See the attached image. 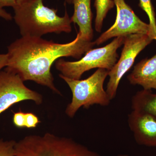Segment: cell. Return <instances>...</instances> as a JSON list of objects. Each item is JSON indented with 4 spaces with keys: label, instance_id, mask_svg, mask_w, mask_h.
I'll use <instances>...</instances> for the list:
<instances>
[{
    "label": "cell",
    "instance_id": "cell-1",
    "mask_svg": "<svg viewBox=\"0 0 156 156\" xmlns=\"http://www.w3.org/2000/svg\"><path fill=\"white\" fill-rule=\"evenodd\" d=\"M95 45V42L82 38L79 33L73 41L66 44L41 37H22L8 47L5 70L17 74L23 82L34 81L61 95L54 84L52 65L62 57L80 58Z\"/></svg>",
    "mask_w": 156,
    "mask_h": 156
},
{
    "label": "cell",
    "instance_id": "cell-2",
    "mask_svg": "<svg viewBox=\"0 0 156 156\" xmlns=\"http://www.w3.org/2000/svg\"><path fill=\"white\" fill-rule=\"evenodd\" d=\"M13 9L14 21L22 37H41L47 34L71 32V20L66 10L64 16L60 17L57 9L45 6L43 0H27Z\"/></svg>",
    "mask_w": 156,
    "mask_h": 156
},
{
    "label": "cell",
    "instance_id": "cell-3",
    "mask_svg": "<svg viewBox=\"0 0 156 156\" xmlns=\"http://www.w3.org/2000/svg\"><path fill=\"white\" fill-rule=\"evenodd\" d=\"M14 156H101L71 138L50 133L31 134L16 141Z\"/></svg>",
    "mask_w": 156,
    "mask_h": 156
},
{
    "label": "cell",
    "instance_id": "cell-4",
    "mask_svg": "<svg viewBox=\"0 0 156 156\" xmlns=\"http://www.w3.org/2000/svg\"><path fill=\"white\" fill-rule=\"evenodd\" d=\"M108 73V70L104 69H98L92 75L83 80L70 79L59 74L72 93L71 101L65 111L68 116L73 118L81 107L88 109L94 105L108 106L111 100L103 85Z\"/></svg>",
    "mask_w": 156,
    "mask_h": 156
},
{
    "label": "cell",
    "instance_id": "cell-5",
    "mask_svg": "<svg viewBox=\"0 0 156 156\" xmlns=\"http://www.w3.org/2000/svg\"><path fill=\"white\" fill-rule=\"evenodd\" d=\"M125 37H117L105 47L92 49L78 61H67L59 58L56 61L55 67L62 75L75 80H80L84 73L93 69L111 70L117 62V50L124 44Z\"/></svg>",
    "mask_w": 156,
    "mask_h": 156
},
{
    "label": "cell",
    "instance_id": "cell-6",
    "mask_svg": "<svg viewBox=\"0 0 156 156\" xmlns=\"http://www.w3.org/2000/svg\"><path fill=\"white\" fill-rule=\"evenodd\" d=\"M153 40L151 37L145 34H132L125 37L120 58L109 71V79L106 91L111 100L115 98L120 81L131 69L136 56Z\"/></svg>",
    "mask_w": 156,
    "mask_h": 156
},
{
    "label": "cell",
    "instance_id": "cell-7",
    "mask_svg": "<svg viewBox=\"0 0 156 156\" xmlns=\"http://www.w3.org/2000/svg\"><path fill=\"white\" fill-rule=\"evenodd\" d=\"M114 1L117 10L115 21L95 41V44L98 46L112 38L135 34H148L154 40L150 24L140 19L125 0Z\"/></svg>",
    "mask_w": 156,
    "mask_h": 156
},
{
    "label": "cell",
    "instance_id": "cell-8",
    "mask_svg": "<svg viewBox=\"0 0 156 156\" xmlns=\"http://www.w3.org/2000/svg\"><path fill=\"white\" fill-rule=\"evenodd\" d=\"M26 100L40 105L43 98L41 94L29 89L19 75L5 70L0 73V115L15 104Z\"/></svg>",
    "mask_w": 156,
    "mask_h": 156
},
{
    "label": "cell",
    "instance_id": "cell-9",
    "mask_svg": "<svg viewBox=\"0 0 156 156\" xmlns=\"http://www.w3.org/2000/svg\"><path fill=\"white\" fill-rule=\"evenodd\" d=\"M128 123L137 144L156 147V118L132 110L128 115Z\"/></svg>",
    "mask_w": 156,
    "mask_h": 156
},
{
    "label": "cell",
    "instance_id": "cell-10",
    "mask_svg": "<svg viewBox=\"0 0 156 156\" xmlns=\"http://www.w3.org/2000/svg\"><path fill=\"white\" fill-rule=\"evenodd\" d=\"M127 78L132 85H140L145 90H156V54L137 63Z\"/></svg>",
    "mask_w": 156,
    "mask_h": 156
},
{
    "label": "cell",
    "instance_id": "cell-11",
    "mask_svg": "<svg viewBox=\"0 0 156 156\" xmlns=\"http://www.w3.org/2000/svg\"><path fill=\"white\" fill-rule=\"evenodd\" d=\"M91 2V0H72L74 11L70 18L72 23L79 26L81 37L88 41H92L93 37Z\"/></svg>",
    "mask_w": 156,
    "mask_h": 156
},
{
    "label": "cell",
    "instance_id": "cell-12",
    "mask_svg": "<svg viewBox=\"0 0 156 156\" xmlns=\"http://www.w3.org/2000/svg\"><path fill=\"white\" fill-rule=\"evenodd\" d=\"M131 108L134 111L151 115L156 118V93L143 89L132 97Z\"/></svg>",
    "mask_w": 156,
    "mask_h": 156
},
{
    "label": "cell",
    "instance_id": "cell-13",
    "mask_svg": "<svg viewBox=\"0 0 156 156\" xmlns=\"http://www.w3.org/2000/svg\"><path fill=\"white\" fill-rule=\"evenodd\" d=\"M115 5L114 0H95L94 7L96 9L95 29L98 32H101L104 20L110 10Z\"/></svg>",
    "mask_w": 156,
    "mask_h": 156
},
{
    "label": "cell",
    "instance_id": "cell-14",
    "mask_svg": "<svg viewBox=\"0 0 156 156\" xmlns=\"http://www.w3.org/2000/svg\"><path fill=\"white\" fill-rule=\"evenodd\" d=\"M138 6L147 14L154 40L156 41V19L151 0H139Z\"/></svg>",
    "mask_w": 156,
    "mask_h": 156
},
{
    "label": "cell",
    "instance_id": "cell-15",
    "mask_svg": "<svg viewBox=\"0 0 156 156\" xmlns=\"http://www.w3.org/2000/svg\"><path fill=\"white\" fill-rule=\"evenodd\" d=\"M16 141L0 140V156H14Z\"/></svg>",
    "mask_w": 156,
    "mask_h": 156
},
{
    "label": "cell",
    "instance_id": "cell-16",
    "mask_svg": "<svg viewBox=\"0 0 156 156\" xmlns=\"http://www.w3.org/2000/svg\"><path fill=\"white\" fill-rule=\"evenodd\" d=\"M13 122L14 126L18 128L25 127V113L20 109L19 111L14 113Z\"/></svg>",
    "mask_w": 156,
    "mask_h": 156
},
{
    "label": "cell",
    "instance_id": "cell-17",
    "mask_svg": "<svg viewBox=\"0 0 156 156\" xmlns=\"http://www.w3.org/2000/svg\"><path fill=\"white\" fill-rule=\"evenodd\" d=\"M41 122L35 115L32 113H25V127L27 128H36Z\"/></svg>",
    "mask_w": 156,
    "mask_h": 156
},
{
    "label": "cell",
    "instance_id": "cell-18",
    "mask_svg": "<svg viewBox=\"0 0 156 156\" xmlns=\"http://www.w3.org/2000/svg\"><path fill=\"white\" fill-rule=\"evenodd\" d=\"M17 5L15 0H0V9L5 7H11L14 8Z\"/></svg>",
    "mask_w": 156,
    "mask_h": 156
},
{
    "label": "cell",
    "instance_id": "cell-19",
    "mask_svg": "<svg viewBox=\"0 0 156 156\" xmlns=\"http://www.w3.org/2000/svg\"><path fill=\"white\" fill-rule=\"evenodd\" d=\"M8 62V54H0V73L3 68L7 66Z\"/></svg>",
    "mask_w": 156,
    "mask_h": 156
},
{
    "label": "cell",
    "instance_id": "cell-20",
    "mask_svg": "<svg viewBox=\"0 0 156 156\" xmlns=\"http://www.w3.org/2000/svg\"><path fill=\"white\" fill-rule=\"evenodd\" d=\"M0 17L7 20H11L12 19V17L11 14L2 9H0Z\"/></svg>",
    "mask_w": 156,
    "mask_h": 156
},
{
    "label": "cell",
    "instance_id": "cell-21",
    "mask_svg": "<svg viewBox=\"0 0 156 156\" xmlns=\"http://www.w3.org/2000/svg\"><path fill=\"white\" fill-rule=\"evenodd\" d=\"M27 1V0H15L17 5H19V4H21V3Z\"/></svg>",
    "mask_w": 156,
    "mask_h": 156
},
{
    "label": "cell",
    "instance_id": "cell-22",
    "mask_svg": "<svg viewBox=\"0 0 156 156\" xmlns=\"http://www.w3.org/2000/svg\"><path fill=\"white\" fill-rule=\"evenodd\" d=\"M113 156H132L126 154H119Z\"/></svg>",
    "mask_w": 156,
    "mask_h": 156
},
{
    "label": "cell",
    "instance_id": "cell-23",
    "mask_svg": "<svg viewBox=\"0 0 156 156\" xmlns=\"http://www.w3.org/2000/svg\"><path fill=\"white\" fill-rule=\"evenodd\" d=\"M65 1L68 4H71L72 2V0H65Z\"/></svg>",
    "mask_w": 156,
    "mask_h": 156
}]
</instances>
